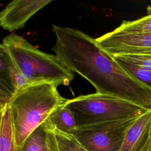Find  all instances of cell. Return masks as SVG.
<instances>
[{
    "mask_svg": "<svg viewBox=\"0 0 151 151\" xmlns=\"http://www.w3.org/2000/svg\"><path fill=\"white\" fill-rule=\"evenodd\" d=\"M15 68L31 84L50 83L68 86L74 73L66 68L55 55L38 50L23 37L10 34L2 43Z\"/></svg>",
    "mask_w": 151,
    "mask_h": 151,
    "instance_id": "cell-3",
    "label": "cell"
},
{
    "mask_svg": "<svg viewBox=\"0 0 151 151\" xmlns=\"http://www.w3.org/2000/svg\"><path fill=\"white\" fill-rule=\"evenodd\" d=\"M77 128L94 124L139 117L148 110L107 94L95 93L67 99Z\"/></svg>",
    "mask_w": 151,
    "mask_h": 151,
    "instance_id": "cell-4",
    "label": "cell"
},
{
    "mask_svg": "<svg viewBox=\"0 0 151 151\" xmlns=\"http://www.w3.org/2000/svg\"><path fill=\"white\" fill-rule=\"evenodd\" d=\"M145 151H151V140H150V142L148 147L146 148V149Z\"/></svg>",
    "mask_w": 151,
    "mask_h": 151,
    "instance_id": "cell-19",
    "label": "cell"
},
{
    "mask_svg": "<svg viewBox=\"0 0 151 151\" xmlns=\"http://www.w3.org/2000/svg\"><path fill=\"white\" fill-rule=\"evenodd\" d=\"M96 40L112 56L151 55V32L123 33L112 31L96 38Z\"/></svg>",
    "mask_w": 151,
    "mask_h": 151,
    "instance_id": "cell-6",
    "label": "cell"
},
{
    "mask_svg": "<svg viewBox=\"0 0 151 151\" xmlns=\"http://www.w3.org/2000/svg\"><path fill=\"white\" fill-rule=\"evenodd\" d=\"M123 59L134 64L151 70V55L136 54V55H117Z\"/></svg>",
    "mask_w": 151,
    "mask_h": 151,
    "instance_id": "cell-16",
    "label": "cell"
},
{
    "mask_svg": "<svg viewBox=\"0 0 151 151\" xmlns=\"http://www.w3.org/2000/svg\"><path fill=\"white\" fill-rule=\"evenodd\" d=\"M113 31L123 33L151 32V6L147 8L146 15L133 21H123Z\"/></svg>",
    "mask_w": 151,
    "mask_h": 151,
    "instance_id": "cell-13",
    "label": "cell"
},
{
    "mask_svg": "<svg viewBox=\"0 0 151 151\" xmlns=\"http://www.w3.org/2000/svg\"><path fill=\"white\" fill-rule=\"evenodd\" d=\"M52 0H14L0 11V26L9 32L22 28L37 12Z\"/></svg>",
    "mask_w": 151,
    "mask_h": 151,
    "instance_id": "cell-7",
    "label": "cell"
},
{
    "mask_svg": "<svg viewBox=\"0 0 151 151\" xmlns=\"http://www.w3.org/2000/svg\"><path fill=\"white\" fill-rule=\"evenodd\" d=\"M59 151H88L73 135L66 134L54 128Z\"/></svg>",
    "mask_w": 151,
    "mask_h": 151,
    "instance_id": "cell-15",
    "label": "cell"
},
{
    "mask_svg": "<svg viewBox=\"0 0 151 151\" xmlns=\"http://www.w3.org/2000/svg\"><path fill=\"white\" fill-rule=\"evenodd\" d=\"M13 81L16 91L29 84V81L15 68L14 65L13 68Z\"/></svg>",
    "mask_w": 151,
    "mask_h": 151,
    "instance_id": "cell-17",
    "label": "cell"
},
{
    "mask_svg": "<svg viewBox=\"0 0 151 151\" xmlns=\"http://www.w3.org/2000/svg\"><path fill=\"white\" fill-rule=\"evenodd\" d=\"M137 118L78 127L73 135L88 151H119L127 131Z\"/></svg>",
    "mask_w": 151,
    "mask_h": 151,
    "instance_id": "cell-5",
    "label": "cell"
},
{
    "mask_svg": "<svg viewBox=\"0 0 151 151\" xmlns=\"http://www.w3.org/2000/svg\"><path fill=\"white\" fill-rule=\"evenodd\" d=\"M14 64L4 45L0 43V96L9 100L16 93L13 81Z\"/></svg>",
    "mask_w": 151,
    "mask_h": 151,
    "instance_id": "cell-10",
    "label": "cell"
},
{
    "mask_svg": "<svg viewBox=\"0 0 151 151\" xmlns=\"http://www.w3.org/2000/svg\"><path fill=\"white\" fill-rule=\"evenodd\" d=\"M57 87L50 83L31 84L16 91L9 100L8 104L19 149L56 108L65 104L67 99L60 94Z\"/></svg>",
    "mask_w": 151,
    "mask_h": 151,
    "instance_id": "cell-2",
    "label": "cell"
},
{
    "mask_svg": "<svg viewBox=\"0 0 151 151\" xmlns=\"http://www.w3.org/2000/svg\"><path fill=\"white\" fill-rule=\"evenodd\" d=\"M13 121L7 104L0 113V151H19Z\"/></svg>",
    "mask_w": 151,
    "mask_h": 151,
    "instance_id": "cell-11",
    "label": "cell"
},
{
    "mask_svg": "<svg viewBox=\"0 0 151 151\" xmlns=\"http://www.w3.org/2000/svg\"><path fill=\"white\" fill-rule=\"evenodd\" d=\"M113 58L131 76L151 90V70L134 64L120 55H114Z\"/></svg>",
    "mask_w": 151,
    "mask_h": 151,
    "instance_id": "cell-14",
    "label": "cell"
},
{
    "mask_svg": "<svg viewBox=\"0 0 151 151\" xmlns=\"http://www.w3.org/2000/svg\"><path fill=\"white\" fill-rule=\"evenodd\" d=\"M52 28L56 40L52 50L66 68L88 81L96 92L151 110V90L127 73L96 38L75 28Z\"/></svg>",
    "mask_w": 151,
    "mask_h": 151,
    "instance_id": "cell-1",
    "label": "cell"
},
{
    "mask_svg": "<svg viewBox=\"0 0 151 151\" xmlns=\"http://www.w3.org/2000/svg\"><path fill=\"white\" fill-rule=\"evenodd\" d=\"M19 151H59L54 127L49 118L28 136Z\"/></svg>",
    "mask_w": 151,
    "mask_h": 151,
    "instance_id": "cell-9",
    "label": "cell"
},
{
    "mask_svg": "<svg viewBox=\"0 0 151 151\" xmlns=\"http://www.w3.org/2000/svg\"><path fill=\"white\" fill-rule=\"evenodd\" d=\"M49 119L54 128L61 132L73 134L77 129L72 111L64 104L56 108Z\"/></svg>",
    "mask_w": 151,
    "mask_h": 151,
    "instance_id": "cell-12",
    "label": "cell"
},
{
    "mask_svg": "<svg viewBox=\"0 0 151 151\" xmlns=\"http://www.w3.org/2000/svg\"><path fill=\"white\" fill-rule=\"evenodd\" d=\"M8 100L0 96V113L2 111V110L4 109L6 105L8 104Z\"/></svg>",
    "mask_w": 151,
    "mask_h": 151,
    "instance_id": "cell-18",
    "label": "cell"
},
{
    "mask_svg": "<svg viewBox=\"0 0 151 151\" xmlns=\"http://www.w3.org/2000/svg\"><path fill=\"white\" fill-rule=\"evenodd\" d=\"M150 140L151 110H148L129 127L119 151H145Z\"/></svg>",
    "mask_w": 151,
    "mask_h": 151,
    "instance_id": "cell-8",
    "label": "cell"
}]
</instances>
